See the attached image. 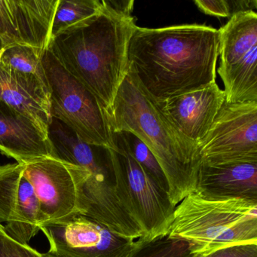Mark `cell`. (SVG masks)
Wrapping results in <instances>:
<instances>
[{"instance_id":"1","label":"cell","mask_w":257,"mask_h":257,"mask_svg":"<svg viewBox=\"0 0 257 257\" xmlns=\"http://www.w3.org/2000/svg\"><path fill=\"white\" fill-rule=\"evenodd\" d=\"M219 31L204 25L137 26L129 42L127 73L155 102L216 82Z\"/></svg>"},{"instance_id":"2","label":"cell","mask_w":257,"mask_h":257,"mask_svg":"<svg viewBox=\"0 0 257 257\" xmlns=\"http://www.w3.org/2000/svg\"><path fill=\"white\" fill-rule=\"evenodd\" d=\"M102 1L101 11L89 23L52 39L48 50L107 109L127 76L137 25L134 1Z\"/></svg>"},{"instance_id":"3","label":"cell","mask_w":257,"mask_h":257,"mask_svg":"<svg viewBox=\"0 0 257 257\" xmlns=\"http://www.w3.org/2000/svg\"><path fill=\"white\" fill-rule=\"evenodd\" d=\"M104 113L112 133L133 134L150 149L166 176L174 205L195 192L201 165L198 148L173 127L128 73Z\"/></svg>"},{"instance_id":"4","label":"cell","mask_w":257,"mask_h":257,"mask_svg":"<svg viewBox=\"0 0 257 257\" xmlns=\"http://www.w3.org/2000/svg\"><path fill=\"white\" fill-rule=\"evenodd\" d=\"M168 234L189 242L198 255L257 243V202L207 199L190 193L176 206Z\"/></svg>"},{"instance_id":"5","label":"cell","mask_w":257,"mask_h":257,"mask_svg":"<svg viewBox=\"0 0 257 257\" xmlns=\"http://www.w3.org/2000/svg\"><path fill=\"white\" fill-rule=\"evenodd\" d=\"M113 135L116 148L106 151L120 204L139 225L143 237L168 234L176 205Z\"/></svg>"},{"instance_id":"6","label":"cell","mask_w":257,"mask_h":257,"mask_svg":"<svg viewBox=\"0 0 257 257\" xmlns=\"http://www.w3.org/2000/svg\"><path fill=\"white\" fill-rule=\"evenodd\" d=\"M52 118L68 126L90 145L115 150L116 145L104 109L97 98L70 74L49 50L43 55Z\"/></svg>"},{"instance_id":"7","label":"cell","mask_w":257,"mask_h":257,"mask_svg":"<svg viewBox=\"0 0 257 257\" xmlns=\"http://www.w3.org/2000/svg\"><path fill=\"white\" fill-rule=\"evenodd\" d=\"M198 153L210 165L257 162V102L224 103Z\"/></svg>"},{"instance_id":"8","label":"cell","mask_w":257,"mask_h":257,"mask_svg":"<svg viewBox=\"0 0 257 257\" xmlns=\"http://www.w3.org/2000/svg\"><path fill=\"white\" fill-rule=\"evenodd\" d=\"M22 164L40 204L41 225L79 213V189L88 177L86 170L54 156Z\"/></svg>"},{"instance_id":"9","label":"cell","mask_w":257,"mask_h":257,"mask_svg":"<svg viewBox=\"0 0 257 257\" xmlns=\"http://www.w3.org/2000/svg\"><path fill=\"white\" fill-rule=\"evenodd\" d=\"M40 231L50 244L48 253L56 257H127L135 242L80 213L43 224Z\"/></svg>"},{"instance_id":"10","label":"cell","mask_w":257,"mask_h":257,"mask_svg":"<svg viewBox=\"0 0 257 257\" xmlns=\"http://www.w3.org/2000/svg\"><path fill=\"white\" fill-rule=\"evenodd\" d=\"M40 204L22 163L0 165V223L6 232L22 243L40 231Z\"/></svg>"},{"instance_id":"11","label":"cell","mask_w":257,"mask_h":257,"mask_svg":"<svg viewBox=\"0 0 257 257\" xmlns=\"http://www.w3.org/2000/svg\"><path fill=\"white\" fill-rule=\"evenodd\" d=\"M58 0H0V40L4 48L47 50Z\"/></svg>"},{"instance_id":"12","label":"cell","mask_w":257,"mask_h":257,"mask_svg":"<svg viewBox=\"0 0 257 257\" xmlns=\"http://www.w3.org/2000/svg\"><path fill=\"white\" fill-rule=\"evenodd\" d=\"M216 82L164 101L155 102L173 127L198 150L225 103Z\"/></svg>"},{"instance_id":"13","label":"cell","mask_w":257,"mask_h":257,"mask_svg":"<svg viewBox=\"0 0 257 257\" xmlns=\"http://www.w3.org/2000/svg\"><path fill=\"white\" fill-rule=\"evenodd\" d=\"M195 193L207 199L237 198L257 202V162H201Z\"/></svg>"},{"instance_id":"14","label":"cell","mask_w":257,"mask_h":257,"mask_svg":"<svg viewBox=\"0 0 257 257\" xmlns=\"http://www.w3.org/2000/svg\"><path fill=\"white\" fill-rule=\"evenodd\" d=\"M0 153L26 163L52 156L49 135L32 119L0 101Z\"/></svg>"},{"instance_id":"15","label":"cell","mask_w":257,"mask_h":257,"mask_svg":"<svg viewBox=\"0 0 257 257\" xmlns=\"http://www.w3.org/2000/svg\"><path fill=\"white\" fill-rule=\"evenodd\" d=\"M0 101L32 119L48 135L52 121L49 89L37 77L0 66Z\"/></svg>"},{"instance_id":"16","label":"cell","mask_w":257,"mask_h":257,"mask_svg":"<svg viewBox=\"0 0 257 257\" xmlns=\"http://www.w3.org/2000/svg\"><path fill=\"white\" fill-rule=\"evenodd\" d=\"M221 79L249 60L257 58V14L255 11L234 15L218 30Z\"/></svg>"},{"instance_id":"17","label":"cell","mask_w":257,"mask_h":257,"mask_svg":"<svg viewBox=\"0 0 257 257\" xmlns=\"http://www.w3.org/2000/svg\"><path fill=\"white\" fill-rule=\"evenodd\" d=\"M102 8V0H58L51 40L85 26L100 13Z\"/></svg>"},{"instance_id":"18","label":"cell","mask_w":257,"mask_h":257,"mask_svg":"<svg viewBox=\"0 0 257 257\" xmlns=\"http://www.w3.org/2000/svg\"><path fill=\"white\" fill-rule=\"evenodd\" d=\"M194 253L192 245L183 239L169 234L153 238L141 237L134 242L127 257H201Z\"/></svg>"},{"instance_id":"19","label":"cell","mask_w":257,"mask_h":257,"mask_svg":"<svg viewBox=\"0 0 257 257\" xmlns=\"http://www.w3.org/2000/svg\"><path fill=\"white\" fill-rule=\"evenodd\" d=\"M44 52L28 46H9L5 48L0 66L35 76L48 87L43 65Z\"/></svg>"},{"instance_id":"20","label":"cell","mask_w":257,"mask_h":257,"mask_svg":"<svg viewBox=\"0 0 257 257\" xmlns=\"http://www.w3.org/2000/svg\"><path fill=\"white\" fill-rule=\"evenodd\" d=\"M128 150L132 157L139 163L143 169L154 180V181L168 193L169 186L168 180L161 168L157 159L139 138L128 132L115 134Z\"/></svg>"},{"instance_id":"21","label":"cell","mask_w":257,"mask_h":257,"mask_svg":"<svg viewBox=\"0 0 257 257\" xmlns=\"http://www.w3.org/2000/svg\"><path fill=\"white\" fill-rule=\"evenodd\" d=\"M200 11L207 16L218 18H231L242 12L253 11L257 7L255 0L252 1H225V0H195L194 1Z\"/></svg>"},{"instance_id":"22","label":"cell","mask_w":257,"mask_h":257,"mask_svg":"<svg viewBox=\"0 0 257 257\" xmlns=\"http://www.w3.org/2000/svg\"><path fill=\"white\" fill-rule=\"evenodd\" d=\"M0 257H43V253L10 237L0 223Z\"/></svg>"},{"instance_id":"23","label":"cell","mask_w":257,"mask_h":257,"mask_svg":"<svg viewBox=\"0 0 257 257\" xmlns=\"http://www.w3.org/2000/svg\"><path fill=\"white\" fill-rule=\"evenodd\" d=\"M202 257H257V243L228 246L204 255Z\"/></svg>"},{"instance_id":"24","label":"cell","mask_w":257,"mask_h":257,"mask_svg":"<svg viewBox=\"0 0 257 257\" xmlns=\"http://www.w3.org/2000/svg\"><path fill=\"white\" fill-rule=\"evenodd\" d=\"M43 257H56L54 256V255H51V254L48 253V252H45V253H43Z\"/></svg>"},{"instance_id":"25","label":"cell","mask_w":257,"mask_h":257,"mask_svg":"<svg viewBox=\"0 0 257 257\" xmlns=\"http://www.w3.org/2000/svg\"><path fill=\"white\" fill-rule=\"evenodd\" d=\"M4 51H5V48L2 49V50H0V61H1V58H2L3 54H4Z\"/></svg>"},{"instance_id":"26","label":"cell","mask_w":257,"mask_h":257,"mask_svg":"<svg viewBox=\"0 0 257 257\" xmlns=\"http://www.w3.org/2000/svg\"><path fill=\"white\" fill-rule=\"evenodd\" d=\"M4 49V46H3L2 42L0 40V50H2Z\"/></svg>"},{"instance_id":"27","label":"cell","mask_w":257,"mask_h":257,"mask_svg":"<svg viewBox=\"0 0 257 257\" xmlns=\"http://www.w3.org/2000/svg\"><path fill=\"white\" fill-rule=\"evenodd\" d=\"M202 256H203V255H202ZM202 256H201V257H202Z\"/></svg>"},{"instance_id":"28","label":"cell","mask_w":257,"mask_h":257,"mask_svg":"<svg viewBox=\"0 0 257 257\" xmlns=\"http://www.w3.org/2000/svg\"><path fill=\"white\" fill-rule=\"evenodd\" d=\"M1 224H2V223H1Z\"/></svg>"}]
</instances>
